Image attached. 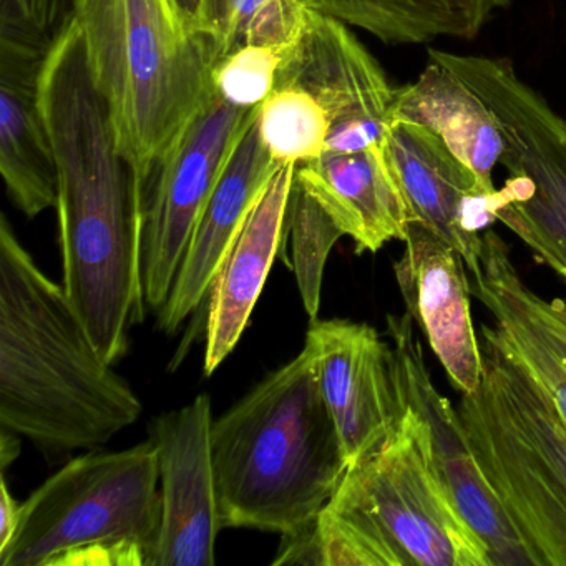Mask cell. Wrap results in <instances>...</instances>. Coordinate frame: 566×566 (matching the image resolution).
Segmentation results:
<instances>
[{
    "instance_id": "obj_1",
    "label": "cell",
    "mask_w": 566,
    "mask_h": 566,
    "mask_svg": "<svg viewBox=\"0 0 566 566\" xmlns=\"http://www.w3.org/2000/svg\"><path fill=\"white\" fill-rule=\"evenodd\" d=\"M41 107L57 167L59 241L65 294L108 364L142 323L144 193L120 154L77 24L72 21L41 78Z\"/></svg>"
},
{
    "instance_id": "obj_2",
    "label": "cell",
    "mask_w": 566,
    "mask_h": 566,
    "mask_svg": "<svg viewBox=\"0 0 566 566\" xmlns=\"http://www.w3.org/2000/svg\"><path fill=\"white\" fill-rule=\"evenodd\" d=\"M64 286L0 218V426L49 452L95 449L142 416Z\"/></svg>"
},
{
    "instance_id": "obj_3",
    "label": "cell",
    "mask_w": 566,
    "mask_h": 566,
    "mask_svg": "<svg viewBox=\"0 0 566 566\" xmlns=\"http://www.w3.org/2000/svg\"><path fill=\"white\" fill-rule=\"evenodd\" d=\"M211 452L223 528L290 535L316 522L349 462L310 346L213 420Z\"/></svg>"
},
{
    "instance_id": "obj_4",
    "label": "cell",
    "mask_w": 566,
    "mask_h": 566,
    "mask_svg": "<svg viewBox=\"0 0 566 566\" xmlns=\"http://www.w3.org/2000/svg\"><path fill=\"white\" fill-rule=\"evenodd\" d=\"M92 81L145 195L213 94V59L177 0H72Z\"/></svg>"
},
{
    "instance_id": "obj_5",
    "label": "cell",
    "mask_w": 566,
    "mask_h": 566,
    "mask_svg": "<svg viewBox=\"0 0 566 566\" xmlns=\"http://www.w3.org/2000/svg\"><path fill=\"white\" fill-rule=\"evenodd\" d=\"M402 407L397 429L347 469L317 516L321 565L492 566L433 465L422 419Z\"/></svg>"
},
{
    "instance_id": "obj_6",
    "label": "cell",
    "mask_w": 566,
    "mask_h": 566,
    "mask_svg": "<svg viewBox=\"0 0 566 566\" xmlns=\"http://www.w3.org/2000/svg\"><path fill=\"white\" fill-rule=\"evenodd\" d=\"M480 340L482 384L455 407L463 436L536 566H566V423L495 326Z\"/></svg>"
},
{
    "instance_id": "obj_7",
    "label": "cell",
    "mask_w": 566,
    "mask_h": 566,
    "mask_svg": "<svg viewBox=\"0 0 566 566\" xmlns=\"http://www.w3.org/2000/svg\"><path fill=\"white\" fill-rule=\"evenodd\" d=\"M154 440L69 462L24 503L0 566H151L161 530Z\"/></svg>"
},
{
    "instance_id": "obj_8",
    "label": "cell",
    "mask_w": 566,
    "mask_h": 566,
    "mask_svg": "<svg viewBox=\"0 0 566 566\" xmlns=\"http://www.w3.org/2000/svg\"><path fill=\"white\" fill-rule=\"evenodd\" d=\"M437 62L469 85L502 130L495 217L566 283V117L499 55L455 54L430 48Z\"/></svg>"
},
{
    "instance_id": "obj_9",
    "label": "cell",
    "mask_w": 566,
    "mask_h": 566,
    "mask_svg": "<svg viewBox=\"0 0 566 566\" xmlns=\"http://www.w3.org/2000/svg\"><path fill=\"white\" fill-rule=\"evenodd\" d=\"M256 108H240L214 92L145 188L140 280L147 307L161 310L174 290L188 243L231 154Z\"/></svg>"
},
{
    "instance_id": "obj_10",
    "label": "cell",
    "mask_w": 566,
    "mask_h": 566,
    "mask_svg": "<svg viewBox=\"0 0 566 566\" xmlns=\"http://www.w3.org/2000/svg\"><path fill=\"white\" fill-rule=\"evenodd\" d=\"M409 314L387 316L400 400L422 419L430 457L463 518L489 548L492 566H536L528 546L483 479L459 413L437 389Z\"/></svg>"
},
{
    "instance_id": "obj_11",
    "label": "cell",
    "mask_w": 566,
    "mask_h": 566,
    "mask_svg": "<svg viewBox=\"0 0 566 566\" xmlns=\"http://www.w3.org/2000/svg\"><path fill=\"white\" fill-rule=\"evenodd\" d=\"M64 31L48 22H0V175L12 203L29 218L57 207L41 78Z\"/></svg>"
},
{
    "instance_id": "obj_12",
    "label": "cell",
    "mask_w": 566,
    "mask_h": 566,
    "mask_svg": "<svg viewBox=\"0 0 566 566\" xmlns=\"http://www.w3.org/2000/svg\"><path fill=\"white\" fill-rule=\"evenodd\" d=\"M210 396H198L154 422L160 473L161 530L151 566H213L218 532Z\"/></svg>"
},
{
    "instance_id": "obj_13",
    "label": "cell",
    "mask_w": 566,
    "mask_h": 566,
    "mask_svg": "<svg viewBox=\"0 0 566 566\" xmlns=\"http://www.w3.org/2000/svg\"><path fill=\"white\" fill-rule=\"evenodd\" d=\"M317 380L349 467L379 447L402 419L392 350L369 324L311 321Z\"/></svg>"
},
{
    "instance_id": "obj_14",
    "label": "cell",
    "mask_w": 566,
    "mask_h": 566,
    "mask_svg": "<svg viewBox=\"0 0 566 566\" xmlns=\"http://www.w3.org/2000/svg\"><path fill=\"white\" fill-rule=\"evenodd\" d=\"M406 248L394 264L407 314L460 394L479 389L483 354L470 310V281L462 254L436 231L410 223Z\"/></svg>"
},
{
    "instance_id": "obj_15",
    "label": "cell",
    "mask_w": 566,
    "mask_h": 566,
    "mask_svg": "<svg viewBox=\"0 0 566 566\" xmlns=\"http://www.w3.org/2000/svg\"><path fill=\"white\" fill-rule=\"evenodd\" d=\"M387 148L413 223L449 241L470 273H479L483 233L496 223V191H482L442 138L416 122L392 118Z\"/></svg>"
},
{
    "instance_id": "obj_16",
    "label": "cell",
    "mask_w": 566,
    "mask_h": 566,
    "mask_svg": "<svg viewBox=\"0 0 566 566\" xmlns=\"http://www.w3.org/2000/svg\"><path fill=\"white\" fill-rule=\"evenodd\" d=\"M256 120L258 115L238 142L210 200L201 211L174 290L160 310V327L165 333H177L178 327L210 294L218 270L248 214L281 167L264 147Z\"/></svg>"
},
{
    "instance_id": "obj_17",
    "label": "cell",
    "mask_w": 566,
    "mask_h": 566,
    "mask_svg": "<svg viewBox=\"0 0 566 566\" xmlns=\"http://www.w3.org/2000/svg\"><path fill=\"white\" fill-rule=\"evenodd\" d=\"M294 181L326 210L344 237L353 238L357 254L377 253L390 241L406 240L413 223L387 147L324 151L297 165Z\"/></svg>"
},
{
    "instance_id": "obj_18",
    "label": "cell",
    "mask_w": 566,
    "mask_h": 566,
    "mask_svg": "<svg viewBox=\"0 0 566 566\" xmlns=\"http://www.w3.org/2000/svg\"><path fill=\"white\" fill-rule=\"evenodd\" d=\"M293 165H281L248 214L210 290L205 373L230 356L247 329L286 234Z\"/></svg>"
},
{
    "instance_id": "obj_19",
    "label": "cell",
    "mask_w": 566,
    "mask_h": 566,
    "mask_svg": "<svg viewBox=\"0 0 566 566\" xmlns=\"http://www.w3.org/2000/svg\"><path fill=\"white\" fill-rule=\"evenodd\" d=\"M530 290L513 263L506 241L495 231L486 230L480 271L472 274L470 293L490 311L510 353L566 423V364L533 310Z\"/></svg>"
},
{
    "instance_id": "obj_20",
    "label": "cell",
    "mask_w": 566,
    "mask_h": 566,
    "mask_svg": "<svg viewBox=\"0 0 566 566\" xmlns=\"http://www.w3.org/2000/svg\"><path fill=\"white\" fill-rule=\"evenodd\" d=\"M392 118L430 128L475 174L482 191L495 193L493 171L505 148L502 130L482 98L452 72L427 59L412 84L397 87Z\"/></svg>"
},
{
    "instance_id": "obj_21",
    "label": "cell",
    "mask_w": 566,
    "mask_h": 566,
    "mask_svg": "<svg viewBox=\"0 0 566 566\" xmlns=\"http://www.w3.org/2000/svg\"><path fill=\"white\" fill-rule=\"evenodd\" d=\"M304 4L384 45L413 48L442 39L473 41L512 0H304Z\"/></svg>"
},
{
    "instance_id": "obj_22",
    "label": "cell",
    "mask_w": 566,
    "mask_h": 566,
    "mask_svg": "<svg viewBox=\"0 0 566 566\" xmlns=\"http://www.w3.org/2000/svg\"><path fill=\"white\" fill-rule=\"evenodd\" d=\"M311 9L304 0H203L193 31L214 64L244 45L287 52L296 45Z\"/></svg>"
},
{
    "instance_id": "obj_23",
    "label": "cell",
    "mask_w": 566,
    "mask_h": 566,
    "mask_svg": "<svg viewBox=\"0 0 566 566\" xmlns=\"http://www.w3.org/2000/svg\"><path fill=\"white\" fill-rule=\"evenodd\" d=\"M258 130L277 165L316 160L326 147L329 117L316 97L291 82L274 85L258 111Z\"/></svg>"
},
{
    "instance_id": "obj_24",
    "label": "cell",
    "mask_w": 566,
    "mask_h": 566,
    "mask_svg": "<svg viewBox=\"0 0 566 566\" xmlns=\"http://www.w3.org/2000/svg\"><path fill=\"white\" fill-rule=\"evenodd\" d=\"M286 231L293 240V264L304 310L317 319L324 268L334 244L344 237L323 207L294 181L287 210Z\"/></svg>"
},
{
    "instance_id": "obj_25",
    "label": "cell",
    "mask_w": 566,
    "mask_h": 566,
    "mask_svg": "<svg viewBox=\"0 0 566 566\" xmlns=\"http://www.w3.org/2000/svg\"><path fill=\"white\" fill-rule=\"evenodd\" d=\"M286 52L268 45H244L214 64V92L234 107L256 108L276 85Z\"/></svg>"
},
{
    "instance_id": "obj_26",
    "label": "cell",
    "mask_w": 566,
    "mask_h": 566,
    "mask_svg": "<svg viewBox=\"0 0 566 566\" xmlns=\"http://www.w3.org/2000/svg\"><path fill=\"white\" fill-rule=\"evenodd\" d=\"M22 503L15 502L12 493L9 492L6 473L2 472L0 482V546H4L18 530L21 522Z\"/></svg>"
},
{
    "instance_id": "obj_27",
    "label": "cell",
    "mask_w": 566,
    "mask_h": 566,
    "mask_svg": "<svg viewBox=\"0 0 566 566\" xmlns=\"http://www.w3.org/2000/svg\"><path fill=\"white\" fill-rule=\"evenodd\" d=\"M19 453H21V440L19 436L12 430H0V470L6 473L8 467L15 462Z\"/></svg>"
},
{
    "instance_id": "obj_28",
    "label": "cell",
    "mask_w": 566,
    "mask_h": 566,
    "mask_svg": "<svg viewBox=\"0 0 566 566\" xmlns=\"http://www.w3.org/2000/svg\"><path fill=\"white\" fill-rule=\"evenodd\" d=\"M184 14L187 15L188 22H190L191 29H193L195 19H197L198 12H200L201 2L203 0H177Z\"/></svg>"
}]
</instances>
